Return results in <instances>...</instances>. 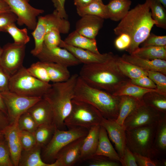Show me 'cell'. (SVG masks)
<instances>
[{
    "label": "cell",
    "mask_w": 166,
    "mask_h": 166,
    "mask_svg": "<svg viewBox=\"0 0 166 166\" xmlns=\"http://www.w3.org/2000/svg\"><path fill=\"white\" fill-rule=\"evenodd\" d=\"M143 101L147 105L163 113H166V95L152 91L145 93Z\"/></svg>",
    "instance_id": "34"
},
{
    "label": "cell",
    "mask_w": 166,
    "mask_h": 166,
    "mask_svg": "<svg viewBox=\"0 0 166 166\" xmlns=\"http://www.w3.org/2000/svg\"><path fill=\"white\" fill-rule=\"evenodd\" d=\"M41 148L35 145L28 151H24L19 162L20 166H53L52 163H46L41 156Z\"/></svg>",
    "instance_id": "28"
},
{
    "label": "cell",
    "mask_w": 166,
    "mask_h": 166,
    "mask_svg": "<svg viewBox=\"0 0 166 166\" xmlns=\"http://www.w3.org/2000/svg\"><path fill=\"white\" fill-rule=\"evenodd\" d=\"M85 136L77 139L59 152L53 166H71L80 160L81 147Z\"/></svg>",
    "instance_id": "16"
},
{
    "label": "cell",
    "mask_w": 166,
    "mask_h": 166,
    "mask_svg": "<svg viewBox=\"0 0 166 166\" xmlns=\"http://www.w3.org/2000/svg\"><path fill=\"white\" fill-rule=\"evenodd\" d=\"M136 163L139 166H156L163 165L162 161L152 159L137 153H133Z\"/></svg>",
    "instance_id": "47"
},
{
    "label": "cell",
    "mask_w": 166,
    "mask_h": 166,
    "mask_svg": "<svg viewBox=\"0 0 166 166\" xmlns=\"http://www.w3.org/2000/svg\"><path fill=\"white\" fill-rule=\"evenodd\" d=\"M79 75L74 74L67 81L53 83L42 97L50 105L53 113V123L56 127L65 130L64 121L72 109V101Z\"/></svg>",
    "instance_id": "3"
},
{
    "label": "cell",
    "mask_w": 166,
    "mask_h": 166,
    "mask_svg": "<svg viewBox=\"0 0 166 166\" xmlns=\"http://www.w3.org/2000/svg\"><path fill=\"white\" fill-rule=\"evenodd\" d=\"M166 117V113L146 105L143 101L125 120L123 127L125 131L158 123Z\"/></svg>",
    "instance_id": "10"
},
{
    "label": "cell",
    "mask_w": 166,
    "mask_h": 166,
    "mask_svg": "<svg viewBox=\"0 0 166 166\" xmlns=\"http://www.w3.org/2000/svg\"><path fill=\"white\" fill-rule=\"evenodd\" d=\"M165 8H166V0H158Z\"/></svg>",
    "instance_id": "57"
},
{
    "label": "cell",
    "mask_w": 166,
    "mask_h": 166,
    "mask_svg": "<svg viewBox=\"0 0 166 166\" xmlns=\"http://www.w3.org/2000/svg\"><path fill=\"white\" fill-rule=\"evenodd\" d=\"M93 0H73L74 5L77 7H85L92 2Z\"/></svg>",
    "instance_id": "54"
},
{
    "label": "cell",
    "mask_w": 166,
    "mask_h": 166,
    "mask_svg": "<svg viewBox=\"0 0 166 166\" xmlns=\"http://www.w3.org/2000/svg\"><path fill=\"white\" fill-rule=\"evenodd\" d=\"M116 61L118 68L121 73L130 80L143 76H148L147 71L124 60L118 55H116Z\"/></svg>",
    "instance_id": "29"
},
{
    "label": "cell",
    "mask_w": 166,
    "mask_h": 166,
    "mask_svg": "<svg viewBox=\"0 0 166 166\" xmlns=\"http://www.w3.org/2000/svg\"><path fill=\"white\" fill-rule=\"evenodd\" d=\"M152 91L158 92L156 89L144 88L132 84L130 80L113 94L119 96L127 95L142 99L145 93Z\"/></svg>",
    "instance_id": "35"
},
{
    "label": "cell",
    "mask_w": 166,
    "mask_h": 166,
    "mask_svg": "<svg viewBox=\"0 0 166 166\" xmlns=\"http://www.w3.org/2000/svg\"><path fill=\"white\" fill-rule=\"evenodd\" d=\"M147 72L148 76L156 85L158 92L166 95V75L159 72Z\"/></svg>",
    "instance_id": "40"
},
{
    "label": "cell",
    "mask_w": 166,
    "mask_h": 166,
    "mask_svg": "<svg viewBox=\"0 0 166 166\" xmlns=\"http://www.w3.org/2000/svg\"><path fill=\"white\" fill-rule=\"evenodd\" d=\"M10 124L7 116L0 111V132H1Z\"/></svg>",
    "instance_id": "53"
},
{
    "label": "cell",
    "mask_w": 166,
    "mask_h": 166,
    "mask_svg": "<svg viewBox=\"0 0 166 166\" xmlns=\"http://www.w3.org/2000/svg\"><path fill=\"white\" fill-rule=\"evenodd\" d=\"M30 74L23 66L11 75L9 88L11 92L27 96L42 97L51 86Z\"/></svg>",
    "instance_id": "6"
},
{
    "label": "cell",
    "mask_w": 166,
    "mask_h": 166,
    "mask_svg": "<svg viewBox=\"0 0 166 166\" xmlns=\"http://www.w3.org/2000/svg\"><path fill=\"white\" fill-rule=\"evenodd\" d=\"M35 57L41 61L53 62L67 67L81 63L67 49L59 47L49 49L44 44L42 50Z\"/></svg>",
    "instance_id": "14"
},
{
    "label": "cell",
    "mask_w": 166,
    "mask_h": 166,
    "mask_svg": "<svg viewBox=\"0 0 166 166\" xmlns=\"http://www.w3.org/2000/svg\"><path fill=\"white\" fill-rule=\"evenodd\" d=\"M121 57L124 60L147 71L159 72L166 75V60L158 59L150 60L126 54H124Z\"/></svg>",
    "instance_id": "20"
},
{
    "label": "cell",
    "mask_w": 166,
    "mask_h": 166,
    "mask_svg": "<svg viewBox=\"0 0 166 166\" xmlns=\"http://www.w3.org/2000/svg\"><path fill=\"white\" fill-rule=\"evenodd\" d=\"M72 103L71 111L64 121L65 127H81L89 130L93 126L101 125L104 117L93 106L73 99Z\"/></svg>",
    "instance_id": "7"
},
{
    "label": "cell",
    "mask_w": 166,
    "mask_h": 166,
    "mask_svg": "<svg viewBox=\"0 0 166 166\" xmlns=\"http://www.w3.org/2000/svg\"><path fill=\"white\" fill-rule=\"evenodd\" d=\"M109 0L110 1H111V0Z\"/></svg>",
    "instance_id": "61"
},
{
    "label": "cell",
    "mask_w": 166,
    "mask_h": 166,
    "mask_svg": "<svg viewBox=\"0 0 166 166\" xmlns=\"http://www.w3.org/2000/svg\"><path fill=\"white\" fill-rule=\"evenodd\" d=\"M13 166L8 146L4 138L0 140V166Z\"/></svg>",
    "instance_id": "43"
},
{
    "label": "cell",
    "mask_w": 166,
    "mask_h": 166,
    "mask_svg": "<svg viewBox=\"0 0 166 166\" xmlns=\"http://www.w3.org/2000/svg\"><path fill=\"white\" fill-rule=\"evenodd\" d=\"M104 19L98 16L85 15L76 24V30L81 34L91 39H95L103 26Z\"/></svg>",
    "instance_id": "19"
},
{
    "label": "cell",
    "mask_w": 166,
    "mask_h": 166,
    "mask_svg": "<svg viewBox=\"0 0 166 166\" xmlns=\"http://www.w3.org/2000/svg\"><path fill=\"white\" fill-rule=\"evenodd\" d=\"M119 162L123 166H137L133 153L126 146Z\"/></svg>",
    "instance_id": "48"
},
{
    "label": "cell",
    "mask_w": 166,
    "mask_h": 166,
    "mask_svg": "<svg viewBox=\"0 0 166 166\" xmlns=\"http://www.w3.org/2000/svg\"><path fill=\"white\" fill-rule=\"evenodd\" d=\"M11 11L7 3L4 0H0V14Z\"/></svg>",
    "instance_id": "55"
},
{
    "label": "cell",
    "mask_w": 166,
    "mask_h": 166,
    "mask_svg": "<svg viewBox=\"0 0 166 166\" xmlns=\"http://www.w3.org/2000/svg\"><path fill=\"white\" fill-rule=\"evenodd\" d=\"M59 47L67 49L84 64L104 63L112 58L114 55L112 52L96 53L89 50L68 45L63 40Z\"/></svg>",
    "instance_id": "17"
},
{
    "label": "cell",
    "mask_w": 166,
    "mask_h": 166,
    "mask_svg": "<svg viewBox=\"0 0 166 166\" xmlns=\"http://www.w3.org/2000/svg\"><path fill=\"white\" fill-rule=\"evenodd\" d=\"M59 30L54 28L48 32L44 37V44L48 48L59 47L61 41Z\"/></svg>",
    "instance_id": "41"
},
{
    "label": "cell",
    "mask_w": 166,
    "mask_h": 166,
    "mask_svg": "<svg viewBox=\"0 0 166 166\" xmlns=\"http://www.w3.org/2000/svg\"><path fill=\"white\" fill-rule=\"evenodd\" d=\"M27 112L32 117L38 126L53 123L51 107L48 101L43 97L31 107Z\"/></svg>",
    "instance_id": "21"
},
{
    "label": "cell",
    "mask_w": 166,
    "mask_h": 166,
    "mask_svg": "<svg viewBox=\"0 0 166 166\" xmlns=\"http://www.w3.org/2000/svg\"><path fill=\"white\" fill-rule=\"evenodd\" d=\"M79 76L89 86L112 94L130 80L118 68L116 55L104 63L84 64Z\"/></svg>",
    "instance_id": "2"
},
{
    "label": "cell",
    "mask_w": 166,
    "mask_h": 166,
    "mask_svg": "<svg viewBox=\"0 0 166 166\" xmlns=\"http://www.w3.org/2000/svg\"><path fill=\"white\" fill-rule=\"evenodd\" d=\"M143 102L142 99H140L127 95L120 96L119 113L115 120L116 122L123 126L126 118Z\"/></svg>",
    "instance_id": "25"
},
{
    "label": "cell",
    "mask_w": 166,
    "mask_h": 166,
    "mask_svg": "<svg viewBox=\"0 0 166 166\" xmlns=\"http://www.w3.org/2000/svg\"><path fill=\"white\" fill-rule=\"evenodd\" d=\"M18 123L21 130L26 131L33 133L38 126L32 117L27 112L20 116Z\"/></svg>",
    "instance_id": "39"
},
{
    "label": "cell",
    "mask_w": 166,
    "mask_h": 166,
    "mask_svg": "<svg viewBox=\"0 0 166 166\" xmlns=\"http://www.w3.org/2000/svg\"><path fill=\"white\" fill-rule=\"evenodd\" d=\"M64 41L68 45L89 50L96 53H100L97 46L96 39L86 37L76 30L69 34Z\"/></svg>",
    "instance_id": "24"
},
{
    "label": "cell",
    "mask_w": 166,
    "mask_h": 166,
    "mask_svg": "<svg viewBox=\"0 0 166 166\" xmlns=\"http://www.w3.org/2000/svg\"><path fill=\"white\" fill-rule=\"evenodd\" d=\"M2 51V48L0 47V57Z\"/></svg>",
    "instance_id": "59"
},
{
    "label": "cell",
    "mask_w": 166,
    "mask_h": 166,
    "mask_svg": "<svg viewBox=\"0 0 166 166\" xmlns=\"http://www.w3.org/2000/svg\"><path fill=\"white\" fill-rule=\"evenodd\" d=\"M132 54L148 60L158 59L166 61V46L139 47Z\"/></svg>",
    "instance_id": "30"
},
{
    "label": "cell",
    "mask_w": 166,
    "mask_h": 166,
    "mask_svg": "<svg viewBox=\"0 0 166 166\" xmlns=\"http://www.w3.org/2000/svg\"><path fill=\"white\" fill-rule=\"evenodd\" d=\"M5 32L8 33L12 36L14 43L15 44L26 45L30 41V38L28 34L27 29L26 28L20 29L16 26L15 23L9 26Z\"/></svg>",
    "instance_id": "37"
},
{
    "label": "cell",
    "mask_w": 166,
    "mask_h": 166,
    "mask_svg": "<svg viewBox=\"0 0 166 166\" xmlns=\"http://www.w3.org/2000/svg\"><path fill=\"white\" fill-rule=\"evenodd\" d=\"M131 42L130 36L125 33L121 34L115 39L114 45L115 47L120 50L126 49L130 46Z\"/></svg>",
    "instance_id": "50"
},
{
    "label": "cell",
    "mask_w": 166,
    "mask_h": 166,
    "mask_svg": "<svg viewBox=\"0 0 166 166\" xmlns=\"http://www.w3.org/2000/svg\"><path fill=\"white\" fill-rule=\"evenodd\" d=\"M10 75L0 65V93L9 91V83Z\"/></svg>",
    "instance_id": "51"
},
{
    "label": "cell",
    "mask_w": 166,
    "mask_h": 166,
    "mask_svg": "<svg viewBox=\"0 0 166 166\" xmlns=\"http://www.w3.org/2000/svg\"><path fill=\"white\" fill-rule=\"evenodd\" d=\"M89 166H119L120 162L102 156H94L88 160Z\"/></svg>",
    "instance_id": "44"
},
{
    "label": "cell",
    "mask_w": 166,
    "mask_h": 166,
    "mask_svg": "<svg viewBox=\"0 0 166 166\" xmlns=\"http://www.w3.org/2000/svg\"><path fill=\"white\" fill-rule=\"evenodd\" d=\"M77 12L81 17L85 15H92L104 19L109 18L106 5L103 2L93 1L85 7H77Z\"/></svg>",
    "instance_id": "31"
},
{
    "label": "cell",
    "mask_w": 166,
    "mask_h": 166,
    "mask_svg": "<svg viewBox=\"0 0 166 166\" xmlns=\"http://www.w3.org/2000/svg\"><path fill=\"white\" fill-rule=\"evenodd\" d=\"M106 130L108 136L113 143L120 158L123 155L126 146L125 130L115 120L103 118L101 124Z\"/></svg>",
    "instance_id": "18"
},
{
    "label": "cell",
    "mask_w": 166,
    "mask_h": 166,
    "mask_svg": "<svg viewBox=\"0 0 166 166\" xmlns=\"http://www.w3.org/2000/svg\"><path fill=\"white\" fill-rule=\"evenodd\" d=\"M18 120L10 123L1 132L7 144L12 161L15 166H18L22 150Z\"/></svg>",
    "instance_id": "15"
},
{
    "label": "cell",
    "mask_w": 166,
    "mask_h": 166,
    "mask_svg": "<svg viewBox=\"0 0 166 166\" xmlns=\"http://www.w3.org/2000/svg\"><path fill=\"white\" fill-rule=\"evenodd\" d=\"M56 128L53 123L39 125L34 133L36 145L41 148L45 147L51 139Z\"/></svg>",
    "instance_id": "32"
},
{
    "label": "cell",
    "mask_w": 166,
    "mask_h": 166,
    "mask_svg": "<svg viewBox=\"0 0 166 166\" xmlns=\"http://www.w3.org/2000/svg\"><path fill=\"white\" fill-rule=\"evenodd\" d=\"M9 6L12 12L17 16V24L25 25L28 29L34 30L37 23V18L44 11L35 8L29 3L30 0H4Z\"/></svg>",
    "instance_id": "12"
},
{
    "label": "cell",
    "mask_w": 166,
    "mask_h": 166,
    "mask_svg": "<svg viewBox=\"0 0 166 166\" xmlns=\"http://www.w3.org/2000/svg\"><path fill=\"white\" fill-rule=\"evenodd\" d=\"M54 6L60 17L67 19L68 15L65 8V0H52Z\"/></svg>",
    "instance_id": "52"
},
{
    "label": "cell",
    "mask_w": 166,
    "mask_h": 166,
    "mask_svg": "<svg viewBox=\"0 0 166 166\" xmlns=\"http://www.w3.org/2000/svg\"><path fill=\"white\" fill-rule=\"evenodd\" d=\"M0 111L6 114L8 117L7 112L6 105L3 98L0 93Z\"/></svg>",
    "instance_id": "56"
},
{
    "label": "cell",
    "mask_w": 166,
    "mask_h": 166,
    "mask_svg": "<svg viewBox=\"0 0 166 166\" xmlns=\"http://www.w3.org/2000/svg\"><path fill=\"white\" fill-rule=\"evenodd\" d=\"M93 0V1H99V2H102V0Z\"/></svg>",
    "instance_id": "60"
},
{
    "label": "cell",
    "mask_w": 166,
    "mask_h": 166,
    "mask_svg": "<svg viewBox=\"0 0 166 166\" xmlns=\"http://www.w3.org/2000/svg\"><path fill=\"white\" fill-rule=\"evenodd\" d=\"M100 125H95L88 130V132L83 142L79 161L88 160L95 154L97 149Z\"/></svg>",
    "instance_id": "22"
},
{
    "label": "cell",
    "mask_w": 166,
    "mask_h": 166,
    "mask_svg": "<svg viewBox=\"0 0 166 166\" xmlns=\"http://www.w3.org/2000/svg\"><path fill=\"white\" fill-rule=\"evenodd\" d=\"M73 99L92 105L105 118L115 120L118 116L120 96L93 88L87 84L79 76Z\"/></svg>",
    "instance_id": "4"
},
{
    "label": "cell",
    "mask_w": 166,
    "mask_h": 166,
    "mask_svg": "<svg viewBox=\"0 0 166 166\" xmlns=\"http://www.w3.org/2000/svg\"><path fill=\"white\" fill-rule=\"evenodd\" d=\"M35 28L31 33L34 40L35 47L31 53L36 56L42 50L44 44V37L49 31L57 28L61 33L67 34L70 28V24L67 19L62 18L58 12L54 10L52 13L38 17Z\"/></svg>",
    "instance_id": "8"
},
{
    "label": "cell",
    "mask_w": 166,
    "mask_h": 166,
    "mask_svg": "<svg viewBox=\"0 0 166 166\" xmlns=\"http://www.w3.org/2000/svg\"><path fill=\"white\" fill-rule=\"evenodd\" d=\"M17 18L11 11L0 14V32H5L9 26L17 22Z\"/></svg>",
    "instance_id": "46"
},
{
    "label": "cell",
    "mask_w": 166,
    "mask_h": 166,
    "mask_svg": "<svg viewBox=\"0 0 166 166\" xmlns=\"http://www.w3.org/2000/svg\"><path fill=\"white\" fill-rule=\"evenodd\" d=\"M6 108L10 123L20 116L42 98L27 96L10 91L1 93Z\"/></svg>",
    "instance_id": "11"
},
{
    "label": "cell",
    "mask_w": 166,
    "mask_h": 166,
    "mask_svg": "<svg viewBox=\"0 0 166 166\" xmlns=\"http://www.w3.org/2000/svg\"><path fill=\"white\" fill-rule=\"evenodd\" d=\"M41 61L47 71L50 81L53 83L65 81L71 76L67 67L53 62Z\"/></svg>",
    "instance_id": "27"
},
{
    "label": "cell",
    "mask_w": 166,
    "mask_h": 166,
    "mask_svg": "<svg viewBox=\"0 0 166 166\" xmlns=\"http://www.w3.org/2000/svg\"><path fill=\"white\" fill-rule=\"evenodd\" d=\"M94 156H104L118 162L120 159L119 156L110 142L107 131L101 125L98 145Z\"/></svg>",
    "instance_id": "23"
},
{
    "label": "cell",
    "mask_w": 166,
    "mask_h": 166,
    "mask_svg": "<svg viewBox=\"0 0 166 166\" xmlns=\"http://www.w3.org/2000/svg\"><path fill=\"white\" fill-rule=\"evenodd\" d=\"M130 0H112L106 5L109 18L121 20L128 13L131 4Z\"/></svg>",
    "instance_id": "26"
},
{
    "label": "cell",
    "mask_w": 166,
    "mask_h": 166,
    "mask_svg": "<svg viewBox=\"0 0 166 166\" xmlns=\"http://www.w3.org/2000/svg\"><path fill=\"white\" fill-rule=\"evenodd\" d=\"M26 45L8 43L5 45L0 57V65L10 76L18 70L22 65L25 54Z\"/></svg>",
    "instance_id": "13"
},
{
    "label": "cell",
    "mask_w": 166,
    "mask_h": 166,
    "mask_svg": "<svg viewBox=\"0 0 166 166\" xmlns=\"http://www.w3.org/2000/svg\"><path fill=\"white\" fill-rule=\"evenodd\" d=\"M151 10L152 17L158 27L166 29V11L158 0H147Z\"/></svg>",
    "instance_id": "36"
},
{
    "label": "cell",
    "mask_w": 166,
    "mask_h": 166,
    "mask_svg": "<svg viewBox=\"0 0 166 166\" xmlns=\"http://www.w3.org/2000/svg\"><path fill=\"white\" fill-rule=\"evenodd\" d=\"M155 25L148 2L146 0L129 11L113 30L118 36L125 33L130 36L131 42L126 50L132 54L148 37Z\"/></svg>",
    "instance_id": "1"
},
{
    "label": "cell",
    "mask_w": 166,
    "mask_h": 166,
    "mask_svg": "<svg viewBox=\"0 0 166 166\" xmlns=\"http://www.w3.org/2000/svg\"><path fill=\"white\" fill-rule=\"evenodd\" d=\"M68 130L56 128L53 134L45 147L43 157L47 161L55 160L60 151L65 146L78 138L86 136L88 130L81 127L68 128Z\"/></svg>",
    "instance_id": "9"
},
{
    "label": "cell",
    "mask_w": 166,
    "mask_h": 166,
    "mask_svg": "<svg viewBox=\"0 0 166 166\" xmlns=\"http://www.w3.org/2000/svg\"><path fill=\"white\" fill-rule=\"evenodd\" d=\"M20 139L22 149L24 151H29L36 145L34 133L20 130Z\"/></svg>",
    "instance_id": "42"
},
{
    "label": "cell",
    "mask_w": 166,
    "mask_h": 166,
    "mask_svg": "<svg viewBox=\"0 0 166 166\" xmlns=\"http://www.w3.org/2000/svg\"><path fill=\"white\" fill-rule=\"evenodd\" d=\"M27 69L30 74L40 80L47 83L50 81L47 71L41 61L33 63Z\"/></svg>",
    "instance_id": "38"
},
{
    "label": "cell",
    "mask_w": 166,
    "mask_h": 166,
    "mask_svg": "<svg viewBox=\"0 0 166 166\" xmlns=\"http://www.w3.org/2000/svg\"><path fill=\"white\" fill-rule=\"evenodd\" d=\"M142 43V47L166 46V36H157L152 33H150L145 40Z\"/></svg>",
    "instance_id": "45"
},
{
    "label": "cell",
    "mask_w": 166,
    "mask_h": 166,
    "mask_svg": "<svg viewBox=\"0 0 166 166\" xmlns=\"http://www.w3.org/2000/svg\"><path fill=\"white\" fill-rule=\"evenodd\" d=\"M154 149L157 157L165 155L166 151V117L158 124L155 135Z\"/></svg>",
    "instance_id": "33"
},
{
    "label": "cell",
    "mask_w": 166,
    "mask_h": 166,
    "mask_svg": "<svg viewBox=\"0 0 166 166\" xmlns=\"http://www.w3.org/2000/svg\"><path fill=\"white\" fill-rule=\"evenodd\" d=\"M3 135L0 132V140L4 139Z\"/></svg>",
    "instance_id": "58"
},
{
    "label": "cell",
    "mask_w": 166,
    "mask_h": 166,
    "mask_svg": "<svg viewBox=\"0 0 166 166\" xmlns=\"http://www.w3.org/2000/svg\"><path fill=\"white\" fill-rule=\"evenodd\" d=\"M130 82L133 84L144 88L156 89V85L148 76H144L138 78L131 79Z\"/></svg>",
    "instance_id": "49"
},
{
    "label": "cell",
    "mask_w": 166,
    "mask_h": 166,
    "mask_svg": "<svg viewBox=\"0 0 166 166\" xmlns=\"http://www.w3.org/2000/svg\"><path fill=\"white\" fill-rule=\"evenodd\" d=\"M158 123L125 131L126 146L133 153L156 160L154 143Z\"/></svg>",
    "instance_id": "5"
}]
</instances>
